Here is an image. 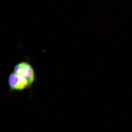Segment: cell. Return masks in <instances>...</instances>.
<instances>
[{"label": "cell", "instance_id": "6da1fadb", "mask_svg": "<svg viewBox=\"0 0 132 132\" xmlns=\"http://www.w3.org/2000/svg\"><path fill=\"white\" fill-rule=\"evenodd\" d=\"M13 72L19 76L28 80L31 85L36 79L35 70L32 66L28 62L21 61L18 63L14 67Z\"/></svg>", "mask_w": 132, "mask_h": 132}, {"label": "cell", "instance_id": "7a4b0ae2", "mask_svg": "<svg viewBox=\"0 0 132 132\" xmlns=\"http://www.w3.org/2000/svg\"><path fill=\"white\" fill-rule=\"evenodd\" d=\"M8 82L10 90L13 91H23L32 85L28 80L19 76L13 72L9 76Z\"/></svg>", "mask_w": 132, "mask_h": 132}]
</instances>
